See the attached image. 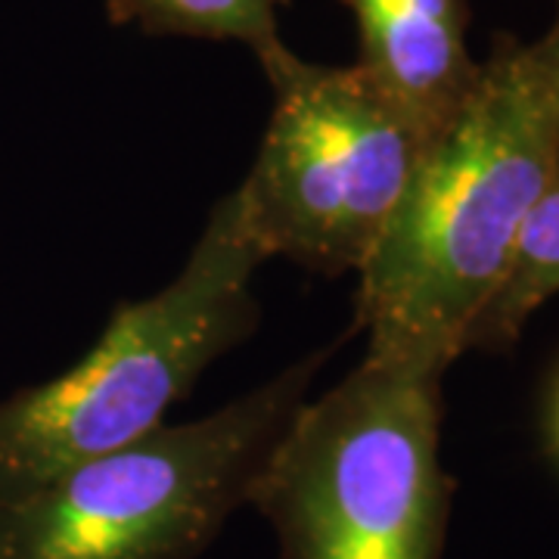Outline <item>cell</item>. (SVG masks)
I'll use <instances>...</instances> for the list:
<instances>
[{"label":"cell","mask_w":559,"mask_h":559,"mask_svg":"<svg viewBox=\"0 0 559 559\" xmlns=\"http://www.w3.org/2000/svg\"><path fill=\"white\" fill-rule=\"evenodd\" d=\"M557 146V109L525 44L500 38L360 267L367 352L448 373L510 274Z\"/></svg>","instance_id":"1"},{"label":"cell","mask_w":559,"mask_h":559,"mask_svg":"<svg viewBox=\"0 0 559 559\" xmlns=\"http://www.w3.org/2000/svg\"><path fill=\"white\" fill-rule=\"evenodd\" d=\"M264 261L237 190L221 197L168 286L121 301L66 373L0 401V503L165 426L202 373L255 333Z\"/></svg>","instance_id":"2"},{"label":"cell","mask_w":559,"mask_h":559,"mask_svg":"<svg viewBox=\"0 0 559 559\" xmlns=\"http://www.w3.org/2000/svg\"><path fill=\"white\" fill-rule=\"evenodd\" d=\"M441 380L364 352L301 404L249 498L277 559H441L457 488L441 466Z\"/></svg>","instance_id":"3"},{"label":"cell","mask_w":559,"mask_h":559,"mask_svg":"<svg viewBox=\"0 0 559 559\" xmlns=\"http://www.w3.org/2000/svg\"><path fill=\"white\" fill-rule=\"evenodd\" d=\"M320 348L215 414L156 432L0 503V559H200L311 399Z\"/></svg>","instance_id":"4"},{"label":"cell","mask_w":559,"mask_h":559,"mask_svg":"<svg viewBox=\"0 0 559 559\" xmlns=\"http://www.w3.org/2000/svg\"><path fill=\"white\" fill-rule=\"evenodd\" d=\"M271 116L237 187L267 259L323 277L360 274L432 138L358 62L323 66L277 44L259 57Z\"/></svg>","instance_id":"5"},{"label":"cell","mask_w":559,"mask_h":559,"mask_svg":"<svg viewBox=\"0 0 559 559\" xmlns=\"http://www.w3.org/2000/svg\"><path fill=\"white\" fill-rule=\"evenodd\" d=\"M355 16L367 79L436 138L469 100L481 62L469 50V0H340Z\"/></svg>","instance_id":"6"},{"label":"cell","mask_w":559,"mask_h":559,"mask_svg":"<svg viewBox=\"0 0 559 559\" xmlns=\"http://www.w3.org/2000/svg\"><path fill=\"white\" fill-rule=\"evenodd\" d=\"M559 293V146L532 215L525 221L516 259L495 299L481 311L466 352H507L522 336L525 323L544 301Z\"/></svg>","instance_id":"7"},{"label":"cell","mask_w":559,"mask_h":559,"mask_svg":"<svg viewBox=\"0 0 559 559\" xmlns=\"http://www.w3.org/2000/svg\"><path fill=\"white\" fill-rule=\"evenodd\" d=\"M286 0H106L112 25L159 38L234 40L259 60L280 38V7Z\"/></svg>","instance_id":"8"},{"label":"cell","mask_w":559,"mask_h":559,"mask_svg":"<svg viewBox=\"0 0 559 559\" xmlns=\"http://www.w3.org/2000/svg\"><path fill=\"white\" fill-rule=\"evenodd\" d=\"M525 53H528V62H532L535 75L544 84V91H547V97L554 103L559 119V7L554 22L547 25V32L540 38L525 44Z\"/></svg>","instance_id":"9"},{"label":"cell","mask_w":559,"mask_h":559,"mask_svg":"<svg viewBox=\"0 0 559 559\" xmlns=\"http://www.w3.org/2000/svg\"><path fill=\"white\" fill-rule=\"evenodd\" d=\"M547 451L559 466V380L557 389H554V399H550V414H547Z\"/></svg>","instance_id":"10"}]
</instances>
